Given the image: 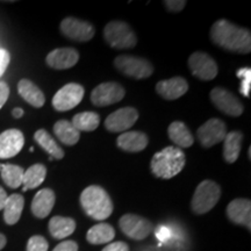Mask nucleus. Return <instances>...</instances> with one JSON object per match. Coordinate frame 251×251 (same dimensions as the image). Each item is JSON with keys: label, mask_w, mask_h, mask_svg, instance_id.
Instances as JSON below:
<instances>
[{"label": "nucleus", "mask_w": 251, "mask_h": 251, "mask_svg": "<svg viewBox=\"0 0 251 251\" xmlns=\"http://www.w3.org/2000/svg\"><path fill=\"white\" fill-rule=\"evenodd\" d=\"M209 35L215 46L228 51L236 54H249L251 51L250 30L238 27L225 19L213 24Z\"/></svg>", "instance_id": "nucleus-1"}, {"label": "nucleus", "mask_w": 251, "mask_h": 251, "mask_svg": "<svg viewBox=\"0 0 251 251\" xmlns=\"http://www.w3.org/2000/svg\"><path fill=\"white\" fill-rule=\"evenodd\" d=\"M185 163H186V157L183 150L177 147H166L152 156L150 169L156 177L170 179L181 172Z\"/></svg>", "instance_id": "nucleus-2"}, {"label": "nucleus", "mask_w": 251, "mask_h": 251, "mask_svg": "<svg viewBox=\"0 0 251 251\" xmlns=\"http://www.w3.org/2000/svg\"><path fill=\"white\" fill-rule=\"evenodd\" d=\"M80 205L91 219L102 221L112 215L113 206L111 197L98 185H91L80 194Z\"/></svg>", "instance_id": "nucleus-3"}, {"label": "nucleus", "mask_w": 251, "mask_h": 251, "mask_svg": "<svg viewBox=\"0 0 251 251\" xmlns=\"http://www.w3.org/2000/svg\"><path fill=\"white\" fill-rule=\"evenodd\" d=\"M103 39L115 49H130L137 45L134 30L124 21H111L103 28Z\"/></svg>", "instance_id": "nucleus-4"}, {"label": "nucleus", "mask_w": 251, "mask_h": 251, "mask_svg": "<svg viewBox=\"0 0 251 251\" xmlns=\"http://www.w3.org/2000/svg\"><path fill=\"white\" fill-rule=\"evenodd\" d=\"M221 197V187L213 180H203L194 191L191 207L196 214H205L218 203Z\"/></svg>", "instance_id": "nucleus-5"}, {"label": "nucleus", "mask_w": 251, "mask_h": 251, "mask_svg": "<svg viewBox=\"0 0 251 251\" xmlns=\"http://www.w3.org/2000/svg\"><path fill=\"white\" fill-rule=\"evenodd\" d=\"M114 67L125 76L134 79H146L153 72V67L148 59L131 55H120L114 59Z\"/></svg>", "instance_id": "nucleus-6"}, {"label": "nucleus", "mask_w": 251, "mask_h": 251, "mask_svg": "<svg viewBox=\"0 0 251 251\" xmlns=\"http://www.w3.org/2000/svg\"><path fill=\"white\" fill-rule=\"evenodd\" d=\"M209 98L219 111L229 117H240L244 111V106L241 100L225 87H214L209 93Z\"/></svg>", "instance_id": "nucleus-7"}, {"label": "nucleus", "mask_w": 251, "mask_h": 251, "mask_svg": "<svg viewBox=\"0 0 251 251\" xmlns=\"http://www.w3.org/2000/svg\"><path fill=\"white\" fill-rule=\"evenodd\" d=\"M85 89L77 83H69L59 89L52 98V106L56 111L67 112L74 109L83 100Z\"/></svg>", "instance_id": "nucleus-8"}, {"label": "nucleus", "mask_w": 251, "mask_h": 251, "mask_svg": "<svg viewBox=\"0 0 251 251\" xmlns=\"http://www.w3.org/2000/svg\"><path fill=\"white\" fill-rule=\"evenodd\" d=\"M188 68L200 80H212L218 76L219 68L214 58L203 51H196L188 57Z\"/></svg>", "instance_id": "nucleus-9"}, {"label": "nucleus", "mask_w": 251, "mask_h": 251, "mask_svg": "<svg viewBox=\"0 0 251 251\" xmlns=\"http://www.w3.org/2000/svg\"><path fill=\"white\" fill-rule=\"evenodd\" d=\"M125 94L124 86L115 81H107L94 87L91 92V101L97 107H106L121 101L125 98Z\"/></svg>", "instance_id": "nucleus-10"}, {"label": "nucleus", "mask_w": 251, "mask_h": 251, "mask_svg": "<svg viewBox=\"0 0 251 251\" xmlns=\"http://www.w3.org/2000/svg\"><path fill=\"white\" fill-rule=\"evenodd\" d=\"M122 233L131 240H144L151 234L152 224L148 219L135 214H125L119 220Z\"/></svg>", "instance_id": "nucleus-11"}, {"label": "nucleus", "mask_w": 251, "mask_h": 251, "mask_svg": "<svg viewBox=\"0 0 251 251\" xmlns=\"http://www.w3.org/2000/svg\"><path fill=\"white\" fill-rule=\"evenodd\" d=\"M227 135L226 124L220 119H209L197 130V137L203 148H212L225 140Z\"/></svg>", "instance_id": "nucleus-12"}, {"label": "nucleus", "mask_w": 251, "mask_h": 251, "mask_svg": "<svg viewBox=\"0 0 251 251\" xmlns=\"http://www.w3.org/2000/svg\"><path fill=\"white\" fill-rule=\"evenodd\" d=\"M62 34L68 39L78 41V42H87L96 34L93 25L83 21L77 18H65L59 26Z\"/></svg>", "instance_id": "nucleus-13"}, {"label": "nucleus", "mask_w": 251, "mask_h": 251, "mask_svg": "<svg viewBox=\"0 0 251 251\" xmlns=\"http://www.w3.org/2000/svg\"><path fill=\"white\" fill-rule=\"evenodd\" d=\"M139 119V112L134 107H124L111 113L105 120V128L112 133H125L133 127Z\"/></svg>", "instance_id": "nucleus-14"}, {"label": "nucleus", "mask_w": 251, "mask_h": 251, "mask_svg": "<svg viewBox=\"0 0 251 251\" xmlns=\"http://www.w3.org/2000/svg\"><path fill=\"white\" fill-rule=\"evenodd\" d=\"M25 136L19 129H7L0 134V158H12L24 148Z\"/></svg>", "instance_id": "nucleus-15"}, {"label": "nucleus", "mask_w": 251, "mask_h": 251, "mask_svg": "<svg viewBox=\"0 0 251 251\" xmlns=\"http://www.w3.org/2000/svg\"><path fill=\"white\" fill-rule=\"evenodd\" d=\"M79 61V52L75 48H58L50 51L46 62L55 70H67L77 64Z\"/></svg>", "instance_id": "nucleus-16"}, {"label": "nucleus", "mask_w": 251, "mask_h": 251, "mask_svg": "<svg viewBox=\"0 0 251 251\" xmlns=\"http://www.w3.org/2000/svg\"><path fill=\"white\" fill-rule=\"evenodd\" d=\"M228 219L236 225L251 228V201L249 199H234L226 209Z\"/></svg>", "instance_id": "nucleus-17"}, {"label": "nucleus", "mask_w": 251, "mask_h": 251, "mask_svg": "<svg viewBox=\"0 0 251 251\" xmlns=\"http://www.w3.org/2000/svg\"><path fill=\"white\" fill-rule=\"evenodd\" d=\"M188 91V83L183 77H174L157 83L156 92L165 100H177Z\"/></svg>", "instance_id": "nucleus-18"}, {"label": "nucleus", "mask_w": 251, "mask_h": 251, "mask_svg": "<svg viewBox=\"0 0 251 251\" xmlns=\"http://www.w3.org/2000/svg\"><path fill=\"white\" fill-rule=\"evenodd\" d=\"M55 193L50 188H42L34 197L31 201V213L37 219H45L50 214L55 205Z\"/></svg>", "instance_id": "nucleus-19"}, {"label": "nucleus", "mask_w": 251, "mask_h": 251, "mask_svg": "<svg viewBox=\"0 0 251 251\" xmlns=\"http://www.w3.org/2000/svg\"><path fill=\"white\" fill-rule=\"evenodd\" d=\"M149 139L142 131H125L117 140L119 148L127 152H140L147 148Z\"/></svg>", "instance_id": "nucleus-20"}, {"label": "nucleus", "mask_w": 251, "mask_h": 251, "mask_svg": "<svg viewBox=\"0 0 251 251\" xmlns=\"http://www.w3.org/2000/svg\"><path fill=\"white\" fill-rule=\"evenodd\" d=\"M18 92L21 96V98H24V100H26L33 107L40 108L45 105V94L39 86H36L29 79H21L19 81Z\"/></svg>", "instance_id": "nucleus-21"}, {"label": "nucleus", "mask_w": 251, "mask_h": 251, "mask_svg": "<svg viewBox=\"0 0 251 251\" xmlns=\"http://www.w3.org/2000/svg\"><path fill=\"white\" fill-rule=\"evenodd\" d=\"M169 139L174 142L178 148H190L193 146L194 139L187 126L181 121H175L168 128Z\"/></svg>", "instance_id": "nucleus-22"}, {"label": "nucleus", "mask_w": 251, "mask_h": 251, "mask_svg": "<svg viewBox=\"0 0 251 251\" xmlns=\"http://www.w3.org/2000/svg\"><path fill=\"white\" fill-rule=\"evenodd\" d=\"M243 134L241 131H230L227 133L224 140V157L228 164H233L237 161L242 148Z\"/></svg>", "instance_id": "nucleus-23"}, {"label": "nucleus", "mask_w": 251, "mask_h": 251, "mask_svg": "<svg viewBox=\"0 0 251 251\" xmlns=\"http://www.w3.org/2000/svg\"><path fill=\"white\" fill-rule=\"evenodd\" d=\"M49 233L56 240H62L74 233L76 230V221L71 218L64 216H54L49 221Z\"/></svg>", "instance_id": "nucleus-24"}, {"label": "nucleus", "mask_w": 251, "mask_h": 251, "mask_svg": "<svg viewBox=\"0 0 251 251\" xmlns=\"http://www.w3.org/2000/svg\"><path fill=\"white\" fill-rule=\"evenodd\" d=\"M25 206V199L21 194L14 193L7 197L4 206V220L7 225H15L20 220Z\"/></svg>", "instance_id": "nucleus-25"}, {"label": "nucleus", "mask_w": 251, "mask_h": 251, "mask_svg": "<svg viewBox=\"0 0 251 251\" xmlns=\"http://www.w3.org/2000/svg\"><path fill=\"white\" fill-rule=\"evenodd\" d=\"M56 137L65 146H75L80 139V131L68 120H59L54 126Z\"/></svg>", "instance_id": "nucleus-26"}, {"label": "nucleus", "mask_w": 251, "mask_h": 251, "mask_svg": "<svg viewBox=\"0 0 251 251\" xmlns=\"http://www.w3.org/2000/svg\"><path fill=\"white\" fill-rule=\"evenodd\" d=\"M115 237V230L108 224H98L89 229L86 234L87 242L94 246L109 243Z\"/></svg>", "instance_id": "nucleus-27"}, {"label": "nucleus", "mask_w": 251, "mask_h": 251, "mask_svg": "<svg viewBox=\"0 0 251 251\" xmlns=\"http://www.w3.org/2000/svg\"><path fill=\"white\" fill-rule=\"evenodd\" d=\"M34 139L42 149L49 153L51 158L62 159L64 157V150L56 142L54 137L45 129H39L34 134Z\"/></svg>", "instance_id": "nucleus-28"}, {"label": "nucleus", "mask_w": 251, "mask_h": 251, "mask_svg": "<svg viewBox=\"0 0 251 251\" xmlns=\"http://www.w3.org/2000/svg\"><path fill=\"white\" fill-rule=\"evenodd\" d=\"M47 168L43 164H34L24 172V191L39 187L46 179Z\"/></svg>", "instance_id": "nucleus-29"}, {"label": "nucleus", "mask_w": 251, "mask_h": 251, "mask_svg": "<svg viewBox=\"0 0 251 251\" xmlns=\"http://www.w3.org/2000/svg\"><path fill=\"white\" fill-rule=\"evenodd\" d=\"M24 169L15 164H0V176L4 183L11 188H18L23 185Z\"/></svg>", "instance_id": "nucleus-30"}, {"label": "nucleus", "mask_w": 251, "mask_h": 251, "mask_svg": "<svg viewBox=\"0 0 251 251\" xmlns=\"http://www.w3.org/2000/svg\"><path fill=\"white\" fill-rule=\"evenodd\" d=\"M71 124L79 131H93L98 128L100 117L94 112H81L72 118Z\"/></svg>", "instance_id": "nucleus-31"}, {"label": "nucleus", "mask_w": 251, "mask_h": 251, "mask_svg": "<svg viewBox=\"0 0 251 251\" xmlns=\"http://www.w3.org/2000/svg\"><path fill=\"white\" fill-rule=\"evenodd\" d=\"M236 76L242 78V89H241V92H242L243 96H246L247 98H249L251 89V69H240V70L236 71Z\"/></svg>", "instance_id": "nucleus-32"}, {"label": "nucleus", "mask_w": 251, "mask_h": 251, "mask_svg": "<svg viewBox=\"0 0 251 251\" xmlns=\"http://www.w3.org/2000/svg\"><path fill=\"white\" fill-rule=\"evenodd\" d=\"M49 244L43 236L35 235L28 240L27 251H48Z\"/></svg>", "instance_id": "nucleus-33"}, {"label": "nucleus", "mask_w": 251, "mask_h": 251, "mask_svg": "<svg viewBox=\"0 0 251 251\" xmlns=\"http://www.w3.org/2000/svg\"><path fill=\"white\" fill-rule=\"evenodd\" d=\"M186 4L187 2L185 0H165L164 1L165 7L170 12H174V13H178V12L183 11Z\"/></svg>", "instance_id": "nucleus-34"}, {"label": "nucleus", "mask_w": 251, "mask_h": 251, "mask_svg": "<svg viewBox=\"0 0 251 251\" xmlns=\"http://www.w3.org/2000/svg\"><path fill=\"white\" fill-rule=\"evenodd\" d=\"M9 61H11V56L8 51L5 49H0V77L5 74L6 69H7Z\"/></svg>", "instance_id": "nucleus-35"}, {"label": "nucleus", "mask_w": 251, "mask_h": 251, "mask_svg": "<svg viewBox=\"0 0 251 251\" xmlns=\"http://www.w3.org/2000/svg\"><path fill=\"white\" fill-rule=\"evenodd\" d=\"M52 251H78V244L75 241H63Z\"/></svg>", "instance_id": "nucleus-36"}, {"label": "nucleus", "mask_w": 251, "mask_h": 251, "mask_svg": "<svg viewBox=\"0 0 251 251\" xmlns=\"http://www.w3.org/2000/svg\"><path fill=\"white\" fill-rule=\"evenodd\" d=\"M9 97V87L5 81H0V109L5 105Z\"/></svg>", "instance_id": "nucleus-37"}, {"label": "nucleus", "mask_w": 251, "mask_h": 251, "mask_svg": "<svg viewBox=\"0 0 251 251\" xmlns=\"http://www.w3.org/2000/svg\"><path fill=\"white\" fill-rule=\"evenodd\" d=\"M102 251H129V247L125 242H113L107 244Z\"/></svg>", "instance_id": "nucleus-38"}, {"label": "nucleus", "mask_w": 251, "mask_h": 251, "mask_svg": "<svg viewBox=\"0 0 251 251\" xmlns=\"http://www.w3.org/2000/svg\"><path fill=\"white\" fill-rule=\"evenodd\" d=\"M6 200H7V193H6V191L4 190V188L0 186V211L4 208Z\"/></svg>", "instance_id": "nucleus-39"}, {"label": "nucleus", "mask_w": 251, "mask_h": 251, "mask_svg": "<svg viewBox=\"0 0 251 251\" xmlns=\"http://www.w3.org/2000/svg\"><path fill=\"white\" fill-rule=\"evenodd\" d=\"M12 114H13V117L17 118V119L21 118V117H23V115H24V109L20 108V107L14 108L13 111H12Z\"/></svg>", "instance_id": "nucleus-40"}, {"label": "nucleus", "mask_w": 251, "mask_h": 251, "mask_svg": "<svg viewBox=\"0 0 251 251\" xmlns=\"http://www.w3.org/2000/svg\"><path fill=\"white\" fill-rule=\"evenodd\" d=\"M6 242H7V241H6V237L2 234H0V250L6 246Z\"/></svg>", "instance_id": "nucleus-41"}, {"label": "nucleus", "mask_w": 251, "mask_h": 251, "mask_svg": "<svg viewBox=\"0 0 251 251\" xmlns=\"http://www.w3.org/2000/svg\"><path fill=\"white\" fill-rule=\"evenodd\" d=\"M248 152H249V155H248V157H249V159L251 158V148H250V147H249V151H248Z\"/></svg>", "instance_id": "nucleus-42"}]
</instances>
